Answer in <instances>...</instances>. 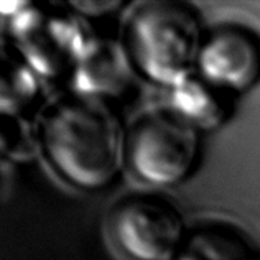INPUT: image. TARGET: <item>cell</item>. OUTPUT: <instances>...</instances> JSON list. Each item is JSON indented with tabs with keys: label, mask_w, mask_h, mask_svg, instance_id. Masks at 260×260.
Wrapping results in <instances>:
<instances>
[{
	"label": "cell",
	"mask_w": 260,
	"mask_h": 260,
	"mask_svg": "<svg viewBox=\"0 0 260 260\" xmlns=\"http://www.w3.org/2000/svg\"><path fill=\"white\" fill-rule=\"evenodd\" d=\"M50 167L73 188L101 191L125 163V132L106 102L68 94L50 104L37 128Z\"/></svg>",
	"instance_id": "1"
},
{
	"label": "cell",
	"mask_w": 260,
	"mask_h": 260,
	"mask_svg": "<svg viewBox=\"0 0 260 260\" xmlns=\"http://www.w3.org/2000/svg\"><path fill=\"white\" fill-rule=\"evenodd\" d=\"M204 38L193 7L155 0L128 13L120 43L135 76L170 89L196 73Z\"/></svg>",
	"instance_id": "2"
},
{
	"label": "cell",
	"mask_w": 260,
	"mask_h": 260,
	"mask_svg": "<svg viewBox=\"0 0 260 260\" xmlns=\"http://www.w3.org/2000/svg\"><path fill=\"white\" fill-rule=\"evenodd\" d=\"M4 22L12 54L42 81H66L92 40L68 5L22 4Z\"/></svg>",
	"instance_id": "3"
},
{
	"label": "cell",
	"mask_w": 260,
	"mask_h": 260,
	"mask_svg": "<svg viewBox=\"0 0 260 260\" xmlns=\"http://www.w3.org/2000/svg\"><path fill=\"white\" fill-rule=\"evenodd\" d=\"M200 158L201 134L168 109L139 115L125 132V165L148 186H178Z\"/></svg>",
	"instance_id": "4"
},
{
	"label": "cell",
	"mask_w": 260,
	"mask_h": 260,
	"mask_svg": "<svg viewBox=\"0 0 260 260\" xmlns=\"http://www.w3.org/2000/svg\"><path fill=\"white\" fill-rule=\"evenodd\" d=\"M107 231L130 260H175L188 234L175 204L143 191L124 194L112 204Z\"/></svg>",
	"instance_id": "5"
},
{
	"label": "cell",
	"mask_w": 260,
	"mask_h": 260,
	"mask_svg": "<svg viewBox=\"0 0 260 260\" xmlns=\"http://www.w3.org/2000/svg\"><path fill=\"white\" fill-rule=\"evenodd\" d=\"M196 74L237 98L260 83V40L242 26L225 25L206 33Z\"/></svg>",
	"instance_id": "6"
},
{
	"label": "cell",
	"mask_w": 260,
	"mask_h": 260,
	"mask_svg": "<svg viewBox=\"0 0 260 260\" xmlns=\"http://www.w3.org/2000/svg\"><path fill=\"white\" fill-rule=\"evenodd\" d=\"M134 76L120 42L92 38L66 84L73 95L106 102L124 94Z\"/></svg>",
	"instance_id": "7"
},
{
	"label": "cell",
	"mask_w": 260,
	"mask_h": 260,
	"mask_svg": "<svg viewBox=\"0 0 260 260\" xmlns=\"http://www.w3.org/2000/svg\"><path fill=\"white\" fill-rule=\"evenodd\" d=\"M167 91L168 111L200 134L221 128L234 112V98L211 86L196 73Z\"/></svg>",
	"instance_id": "8"
},
{
	"label": "cell",
	"mask_w": 260,
	"mask_h": 260,
	"mask_svg": "<svg viewBox=\"0 0 260 260\" xmlns=\"http://www.w3.org/2000/svg\"><path fill=\"white\" fill-rule=\"evenodd\" d=\"M43 101L42 79L15 54H0V117L25 120Z\"/></svg>",
	"instance_id": "9"
},
{
	"label": "cell",
	"mask_w": 260,
	"mask_h": 260,
	"mask_svg": "<svg viewBox=\"0 0 260 260\" xmlns=\"http://www.w3.org/2000/svg\"><path fill=\"white\" fill-rule=\"evenodd\" d=\"M175 260H258L250 241L236 229L204 224L188 229Z\"/></svg>",
	"instance_id": "10"
},
{
	"label": "cell",
	"mask_w": 260,
	"mask_h": 260,
	"mask_svg": "<svg viewBox=\"0 0 260 260\" xmlns=\"http://www.w3.org/2000/svg\"><path fill=\"white\" fill-rule=\"evenodd\" d=\"M30 152V139L22 120L0 117V160Z\"/></svg>",
	"instance_id": "11"
},
{
	"label": "cell",
	"mask_w": 260,
	"mask_h": 260,
	"mask_svg": "<svg viewBox=\"0 0 260 260\" xmlns=\"http://www.w3.org/2000/svg\"><path fill=\"white\" fill-rule=\"evenodd\" d=\"M66 5H68V9L73 13H76L79 18L89 17L94 20L115 15V12L124 7V4H120V2H71Z\"/></svg>",
	"instance_id": "12"
},
{
	"label": "cell",
	"mask_w": 260,
	"mask_h": 260,
	"mask_svg": "<svg viewBox=\"0 0 260 260\" xmlns=\"http://www.w3.org/2000/svg\"><path fill=\"white\" fill-rule=\"evenodd\" d=\"M0 193H2V175H0Z\"/></svg>",
	"instance_id": "13"
}]
</instances>
